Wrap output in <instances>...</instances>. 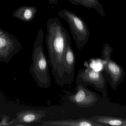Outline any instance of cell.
I'll list each match as a JSON object with an SVG mask.
<instances>
[{
	"mask_svg": "<svg viewBox=\"0 0 126 126\" xmlns=\"http://www.w3.org/2000/svg\"><path fill=\"white\" fill-rule=\"evenodd\" d=\"M46 43L48 54L49 65L56 83L63 86V63L67 45L71 38L59 18H50L47 22Z\"/></svg>",
	"mask_w": 126,
	"mask_h": 126,
	"instance_id": "cell-1",
	"label": "cell"
},
{
	"mask_svg": "<svg viewBox=\"0 0 126 126\" xmlns=\"http://www.w3.org/2000/svg\"><path fill=\"white\" fill-rule=\"evenodd\" d=\"M44 32L42 28L38 30L33 44L32 63L31 73L38 87L48 89L51 86V78L49 63L43 46Z\"/></svg>",
	"mask_w": 126,
	"mask_h": 126,
	"instance_id": "cell-2",
	"label": "cell"
},
{
	"mask_svg": "<svg viewBox=\"0 0 126 126\" xmlns=\"http://www.w3.org/2000/svg\"><path fill=\"white\" fill-rule=\"evenodd\" d=\"M58 14L60 18L67 22L77 48L81 51L85 47L90 37L88 25L81 18L69 10H58Z\"/></svg>",
	"mask_w": 126,
	"mask_h": 126,
	"instance_id": "cell-3",
	"label": "cell"
},
{
	"mask_svg": "<svg viewBox=\"0 0 126 126\" xmlns=\"http://www.w3.org/2000/svg\"><path fill=\"white\" fill-rule=\"evenodd\" d=\"M75 82L76 84L82 85L85 87L91 86L96 90L101 92L104 97L106 96V81L103 74L89 67L79 71Z\"/></svg>",
	"mask_w": 126,
	"mask_h": 126,
	"instance_id": "cell-4",
	"label": "cell"
},
{
	"mask_svg": "<svg viewBox=\"0 0 126 126\" xmlns=\"http://www.w3.org/2000/svg\"><path fill=\"white\" fill-rule=\"evenodd\" d=\"M112 51V47L108 44H105L103 47L101 57L103 59L104 69L111 79V87L115 89L123 79L125 72L123 68L111 58Z\"/></svg>",
	"mask_w": 126,
	"mask_h": 126,
	"instance_id": "cell-5",
	"label": "cell"
},
{
	"mask_svg": "<svg viewBox=\"0 0 126 126\" xmlns=\"http://www.w3.org/2000/svg\"><path fill=\"white\" fill-rule=\"evenodd\" d=\"M100 98V96L94 92L79 84H76L75 92L68 97L70 102L81 108L94 106Z\"/></svg>",
	"mask_w": 126,
	"mask_h": 126,
	"instance_id": "cell-6",
	"label": "cell"
},
{
	"mask_svg": "<svg viewBox=\"0 0 126 126\" xmlns=\"http://www.w3.org/2000/svg\"><path fill=\"white\" fill-rule=\"evenodd\" d=\"M76 56L71 46V42L67 45L63 63V85L70 84L74 80Z\"/></svg>",
	"mask_w": 126,
	"mask_h": 126,
	"instance_id": "cell-7",
	"label": "cell"
},
{
	"mask_svg": "<svg viewBox=\"0 0 126 126\" xmlns=\"http://www.w3.org/2000/svg\"><path fill=\"white\" fill-rule=\"evenodd\" d=\"M43 126H103L91 121L89 118H81L76 120H57L43 121Z\"/></svg>",
	"mask_w": 126,
	"mask_h": 126,
	"instance_id": "cell-8",
	"label": "cell"
},
{
	"mask_svg": "<svg viewBox=\"0 0 126 126\" xmlns=\"http://www.w3.org/2000/svg\"><path fill=\"white\" fill-rule=\"evenodd\" d=\"M37 12V7L33 6H22L14 11L12 14L14 18L24 22L32 21Z\"/></svg>",
	"mask_w": 126,
	"mask_h": 126,
	"instance_id": "cell-9",
	"label": "cell"
},
{
	"mask_svg": "<svg viewBox=\"0 0 126 126\" xmlns=\"http://www.w3.org/2000/svg\"><path fill=\"white\" fill-rule=\"evenodd\" d=\"M89 119L103 126H126V119L101 116H93Z\"/></svg>",
	"mask_w": 126,
	"mask_h": 126,
	"instance_id": "cell-10",
	"label": "cell"
},
{
	"mask_svg": "<svg viewBox=\"0 0 126 126\" xmlns=\"http://www.w3.org/2000/svg\"><path fill=\"white\" fill-rule=\"evenodd\" d=\"M68 1L76 6L81 5L87 9H94L102 17L106 16L103 5L99 0H68Z\"/></svg>",
	"mask_w": 126,
	"mask_h": 126,
	"instance_id": "cell-11",
	"label": "cell"
},
{
	"mask_svg": "<svg viewBox=\"0 0 126 126\" xmlns=\"http://www.w3.org/2000/svg\"><path fill=\"white\" fill-rule=\"evenodd\" d=\"M48 3L51 4H57L58 0H48Z\"/></svg>",
	"mask_w": 126,
	"mask_h": 126,
	"instance_id": "cell-12",
	"label": "cell"
},
{
	"mask_svg": "<svg viewBox=\"0 0 126 126\" xmlns=\"http://www.w3.org/2000/svg\"><path fill=\"white\" fill-rule=\"evenodd\" d=\"M4 31H5V30H3L0 28V36L2 35L4 32Z\"/></svg>",
	"mask_w": 126,
	"mask_h": 126,
	"instance_id": "cell-13",
	"label": "cell"
}]
</instances>
